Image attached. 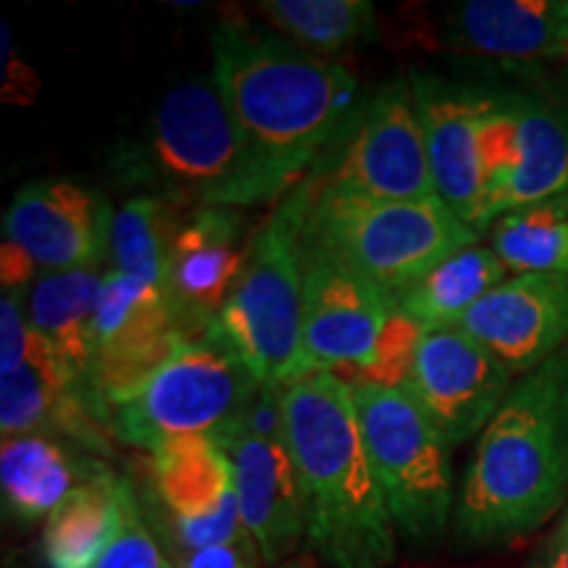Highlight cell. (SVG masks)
<instances>
[{"label":"cell","instance_id":"5","mask_svg":"<svg viewBox=\"0 0 568 568\" xmlns=\"http://www.w3.org/2000/svg\"><path fill=\"white\" fill-rule=\"evenodd\" d=\"M138 182L195 209H245L282 193L232 119L216 84H174L155 105L138 159Z\"/></svg>","mask_w":568,"mask_h":568},{"label":"cell","instance_id":"33","mask_svg":"<svg viewBox=\"0 0 568 568\" xmlns=\"http://www.w3.org/2000/svg\"><path fill=\"white\" fill-rule=\"evenodd\" d=\"M531 568H568V514Z\"/></svg>","mask_w":568,"mask_h":568},{"label":"cell","instance_id":"31","mask_svg":"<svg viewBox=\"0 0 568 568\" xmlns=\"http://www.w3.org/2000/svg\"><path fill=\"white\" fill-rule=\"evenodd\" d=\"M166 556L176 568H261L264 564V556L251 535L201 550H169Z\"/></svg>","mask_w":568,"mask_h":568},{"label":"cell","instance_id":"19","mask_svg":"<svg viewBox=\"0 0 568 568\" xmlns=\"http://www.w3.org/2000/svg\"><path fill=\"white\" fill-rule=\"evenodd\" d=\"M247 245L240 209H193L172 247L166 293L190 335H203L222 314L243 274Z\"/></svg>","mask_w":568,"mask_h":568},{"label":"cell","instance_id":"30","mask_svg":"<svg viewBox=\"0 0 568 568\" xmlns=\"http://www.w3.org/2000/svg\"><path fill=\"white\" fill-rule=\"evenodd\" d=\"M38 332L27 318L21 293H3L0 301V374H11L30 358Z\"/></svg>","mask_w":568,"mask_h":568},{"label":"cell","instance_id":"32","mask_svg":"<svg viewBox=\"0 0 568 568\" xmlns=\"http://www.w3.org/2000/svg\"><path fill=\"white\" fill-rule=\"evenodd\" d=\"M34 272H38V264L21 251L19 245L6 243L0 247V280H3V293H21V290L34 280Z\"/></svg>","mask_w":568,"mask_h":568},{"label":"cell","instance_id":"7","mask_svg":"<svg viewBox=\"0 0 568 568\" xmlns=\"http://www.w3.org/2000/svg\"><path fill=\"white\" fill-rule=\"evenodd\" d=\"M264 387L216 324L176 347L172 358L111 406V432L155 453L182 437H213Z\"/></svg>","mask_w":568,"mask_h":568},{"label":"cell","instance_id":"28","mask_svg":"<svg viewBox=\"0 0 568 568\" xmlns=\"http://www.w3.org/2000/svg\"><path fill=\"white\" fill-rule=\"evenodd\" d=\"M261 13L282 38L318 53L343 51L376 30V9L366 0H266Z\"/></svg>","mask_w":568,"mask_h":568},{"label":"cell","instance_id":"34","mask_svg":"<svg viewBox=\"0 0 568 568\" xmlns=\"http://www.w3.org/2000/svg\"><path fill=\"white\" fill-rule=\"evenodd\" d=\"M276 568H322V566L311 564V560H284V564Z\"/></svg>","mask_w":568,"mask_h":568},{"label":"cell","instance_id":"27","mask_svg":"<svg viewBox=\"0 0 568 568\" xmlns=\"http://www.w3.org/2000/svg\"><path fill=\"white\" fill-rule=\"evenodd\" d=\"M493 251L514 274H568V190L497 219Z\"/></svg>","mask_w":568,"mask_h":568},{"label":"cell","instance_id":"14","mask_svg":"<svg viewBox=\"0 0 568 568\" xmlns=\"http://www.w3.org/2000/svg\"><path fill=\"white\" fill-rule=\"evenodd\" d=\"M510 374L460 326H429L403 385L418 410L456 447L481 435L510 393Z\"/></svg>","mask_w":568,"mask_h":568},{"label":"cell","instance_id":"24","mask_svg":"<svg viewBox=\"0 0 568 568\" xmlns=\"http://www.w3.org/2000/svg\"><path fill=\"white\" fill-rule=\"evenodd\" d=\"M516 111L521 126L518 166L489 209L487 224L568 190V111L535 101H516Z\"/></svg>","mask_w":568,"mask_h":568},{"label":"cell","instance_id":"13","mask_svg":"<svg viewBox=\"0 0 568 568\" xmlns=\"http://www.w3.org/2000/svg\"><path fill=\"white\" fill-rule=\"evenodd\" d=\"M190 337L166 290L109 268L92 326L95 387L109 410Z\"/></svg>","mask_w":568,"mask_h":568},{"label":"cell","instance_id":"12","mask_svg":"<svg viewBox=\"0 0 568 568\" xmlns=\"http://www.w3.org/2000/svg\"><path fill=\"white\" fill-rule=\"evenodd\" d=\"M142 518L163 550H201L245 537L232 460L213 437H182L151 453Z\"/></svg>","mask_w":568,"mask_h":568},{"label":"cell","instance_id":"22","mask_svg":"<svg viewBox=\"0 0 568 568\" xmlns=\"http://www.w3.org/2000/svg\"><path fill=\"white\" fill-rule=\"evenodd\" d=\"M101 287L103 274H98V268H71L45 272L27 293V318L32 329L45 339L71 379L95 397L101 393L95 387L92 326Z\"/></svg>","mask_w":568,"mask_h":568},{"label":"cell","instance_id":"6","mask_svg":"<svg viewBox=\"0 0 568 568\" xmlns=\"http://www.w3.org/2000/svg\"><path fill=\"white\" fill-rule=\"evenodd\" d=\"M303 255L301 376L332 372L345 382L406 385L424 326L397 301L324 255ZM297 376V379H301Z\"/></svg>","mask_w":568,"mask_h":568},{"label":"cell","instance_id":"3","mask_svg":"<svg viewBox=\"0 0 568 568\" xmlns=\"http://www.w3.org/2000/svg\"><path fill=\"white\" fill-rule=\"evenodd\" d=\"M568 495V347L510 387L479 435L456 503V531L500 545L535 531Z\"/></svg>","mask_w":568,"mask_h":568},{"label":"cell","instance_id":"15","mask_svg":"<svg viewBox=\"0 0 568 568\" xmlns=\"http://www.w3.org/2000/svg\"><path fill=\"white\" fill-rule=\"evenodd\" d=\"M111 203L69 180H32L3 213V240L19 245L38 268H98L111 251Z\"/></svg>","mask_w":568,"mask_h":568},{"label":"cell","instance_id":"21","mask_svg":"<svg viewBox=\"0 0 568 568\" xmlns=\"http://www.w3.org/2000/svg\"><path fill=\"white\" fill-rule=\"evenodd\" d=\"M109 466L59 437H6L0 447V487L6 514L21 524L42 521L67 497L101 477Z\"/></svg>","mask_w":568,"mask_h":568},{"label":"cell","instance_id":"4","mask_svg":"<svg viewBox=\"0 0 568 568\" xmlns=\"http://www.w3.org/2000/svg\"><path fill=\"white\" fill-rule=\"evenodd\" d=\"M303 201L301 247L335 261L395 301L453 253L477 245L479 232L432 201H366L295 184Z\"/></svg>","mask_w":568,"mask_h":568},{"label":"cell","instance_id":"25","mask_svg":"<svg viewBox=\"0 0 568 568\" xmlns=\"http://www.w3.org/2000/svg\"><path fill=\"white\" fill-rule=\"evenodd\" d=\"M506 280L508 266L493 251V245H468L437 264L408 293L397 297V308L424 329L453 326Z\"/></svg>","mask_w":568,"mask_h":568},{"label":"cell","instance_id":"29","mask_svg":"<svg viewBox=\"0 0 568 568\" xmlns=\"http://www.w3.org/2000/svg\"><path fill=\"white\" fill-rule=\"evenodd\" d=\"M95 568H176L142 518L138 493L126 503L122 529Z\"/></svg>","mask_w":568,"mask_h":568},{"label":"cell","instance_id":"11","mask_svg":"<svg viewBox=\"0 0 568 568\" xmlns=\"http://www.w3.org/2000/svg\"><path fill=\"white\" fill-rule=\"evenodd\" d=\"M213 439L232 460L247 535L264 564L282 566L305 537L301 481L284 437L282 389L261 387L251 406Z\"/></svg>","mask_w":568,"mask_h":568},{"label":"cell","instance_id":"2","mask_svg":"<svg viewBox=\"0 0 568 568\" xmlns=\"http://www.w3.org/2000/svg\"><path fill=\"white\" fill-rule=\"evenodd\" d=\"M280 389L308 556L322 568H389L397 531L368 460L351 385L316 372Z\"/></svg>","mask_w":568,"mask_h":568},{"label":"cell","instance_id":"10","mask_svg":"<svg viewBox=\"0 0 568 568\" xmlns=\"http://www.w3.org/2000/svg\"><path fill=\"white\" fill-rule=\"evenodd\" d=\"M303 180L322 193L366 201L437 197L410 82H389L355 105L343 132Z\"/></svg>","mask_w":568,"mask_h":568},{"label":"cell","instance_id":"16","mask_svg":"<svg viewBox=\"0 0 568 568\" xmlns=\"http://www.w3.org/2000/svg\"><path fill=\"white\" fill-rule=\"evenodd\" d=\"M510 374H529L568 347V274H514L456 324Z\"/></svg>","mask_w":568,"mask_h":568},{"label":"cell","instance_id":"8","mask_svg":"<svg viewBox=\"0 0 568 568\" xmlns=\"http://www.w3.org/2000/svg\"><path fill=\"white\" fill-rule=\"evenodd\" d=\"M301 222L303 201L293 187L251 234L243 274L213 322L261 385L282 387L301 376Z\"/></svg>","mask_w":568,"mask_h":568},{"label":"cell","instance_id":"26","mask_svg":"<svg viewBox=\"0 0 568 568\" xmlns=\"http://www.w3.org/2000/svg\"><path fill=\"white\" fill-rule=\"evenodd\" d=\"M182 222L180 205L161 195H138L126 201L113 216V268L166 290L172 247Z\"/></svg>","mask_w":568,"mask_h":568},{"label":"cell","instance_id":"1","mask_svg":"<svg viewBox=\"0 0 568 568\" xmlns=\"http://www.w3.org/2000/svg\"><path fill=\"white\" fill-rule=\"evenodd\" d=\"M211 82L282 195L316 166L358 105L353 71L251 21L211 38Z\"/></svg>","mask_w":568,"mask_h":568},{"label":"cell","instance_id":"20","mask_svg":"<svg viewBox=\"0 0 568 568\" xmlns=\"http://www.w3.org/2000/svg\"><path fill=\"white\" fill-rule=\"evenodd\" d=\"M453 45L508 61L568 53V0H466L447 13Z\"/></svg>","mask_w":568,"mask_h":568},{"label":"cell","instance_id":"9","mask_svg":"<svg viewBox=\"0 0 568 568\" xmlns=\"http://www.w3.org/2000/svg\"><path fill=\"white\" fill-rule=\"evenodd\" d=\"M347 385L395 531L414 548H429L456 514L450 445L400 387Z\"/></svg>","mask_w":568,"mask_h":568},{"label":"cell","instance_id":"17","mask_svg":"<svg viewBox=\"0 0 568 568\" xmlns=\"http://www.w3.org/2000/svg\"><path fill=\"white\" fill-rule=\"evenodd\" d=\"M0 432L3 439L21 435L71 439L101 456L111 450L113 437L109 406L71 379L40 335L17 372L0 374Z\"/></svg>","mask_w":568,"mask_h":568},{"label":"cell","instance_id":"18","mask_svg":"<svg viewBox=\"0 0 568 568\" xmlns=\"http://www.w3.org/2000/svg\"><path fill=\"white\" fill-rule=\"evenodd\" d=\"M437 197L477 230L485 180L479 126L493 98L429 74L410 77ZM479 232V230H477Z\"/></svg>","mask_w":568,"mask_h":568},{"label":"cell","instance_id":"23","mask_svg":"<svg viewBox=\"0 0 568 568\" xmlns=\"http://www.w3.org/2000/svg\"><path fill=\"white\" fill-rule=\"evenodd\" d=\"M132 493L130 481L116 477L111 468L74 489L45 518L42 556L48 568H95L122 529Z\"/></svg>","mask_w":568,"mask_h":568}]
</instances>
